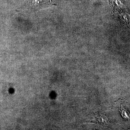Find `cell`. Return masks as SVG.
Here are the masks:
<instances>
[{"label": "cell", "mask_w": 130, "mask_h": 130, "mask_svg": "<svg viewBox=\"0 0 130 130\" xmlns=\"http://www.w3.org/2000/svg\"><path fill=\"white\" fill-rule=\"evenodd\" d=\"M120 111L121 112L122 117L125 119L129 120L130 119V115L129 112L127 109L124 108L123 106H121L120 108Z\"/></svg>", "instance_id": "obj_2"}, {"label": "cell", "mask_w": 130, "mask_h": 130, "mask_svg": "<svg viewBox=\"0 0 130 130\" xmlns=\"http://www.w3.org/2000/svg\"><path fill=\"white\" fill-rule=\"evenodd\" d=\"M29 4L31 9L33 11H37L55 5L51 0H32Z\"/></svg>", "instance_id": "obj_1"}]
</instances>
